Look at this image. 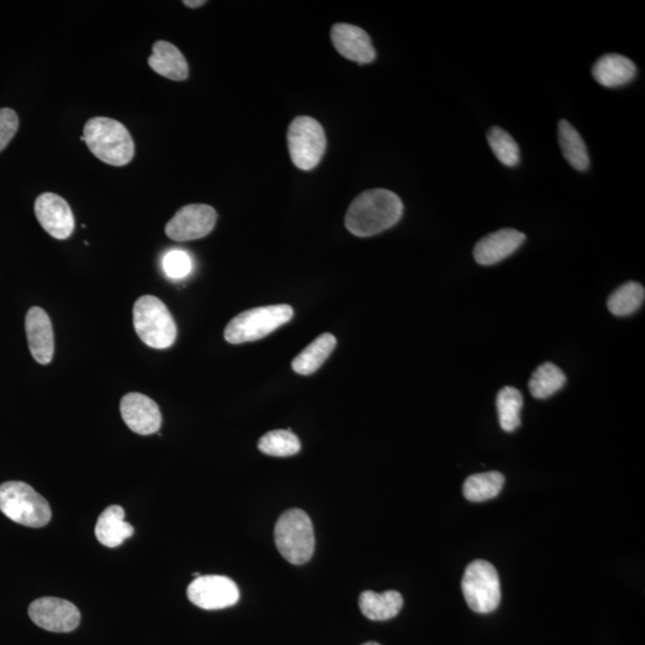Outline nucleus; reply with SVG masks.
<instances>
[{
    "label": "nucleus",
    "instance_id": "nucleus-1",
    "mask_svg": "<svg viewBox=\"0 0 645 645\" xmlns=\"http://www.w3.org/2000/svg\"><path fill=\"white\" fill-rule=\"evenodd\" d=\"M403 202L387 189H371L358 196L346 214L347 230L356 237H372L395 226L403 215Z\"/></svg>",
    "mask_w": 645,
    "mask_h": 645
},
{
    "label": "nucleus",
    "instance_id": "nucleus-2",
    "mask_svg": "<svg viewBox=\"0 0 645 645\" xmlns=\"http://www.w3.org/2000/svg\"><path fill=\"white\" fill-rule=\"evenodd\" d=\"M82 140L92 155L112 167H125L135 155L132 135L118 120L102 116L90 119L84 126Z\"/></svg>",
    "mask_w": 645,
    "mask_h": 645
},
{
    "label": "nucleus",
    "instance_id": "nucleus-3",
    "mask_svg": "<svg viewBox=\"0 0 645 645\" xmlns=\"http://www.w3.org/2000/svg\"><path fill=\"white\" fill-rule=\"evenodd\" d=\"M274 538L281 556L294 565L309 562L315 552L312 521L301 509H290L280 516L275 525Z\"/></svg>",
    "mask_w": 645,
    "mask_h": 645
},
{
    "label": "nucleus",
    "instance_id": "nucleus-4",
    "mask_svg": "<svg viewBox=\"0 0 645 645\" xmlns=\"http://www.w3.org/2000/svg\"><path fill=\"white\" fill-rule=\"evenodd\" d=\"M0 512L16 524L33 528L46 526L52 519L45 497L24 482L0 484Z\"/></svg>",
    "mask_w": 645,
    "mask_h": 645
},
{
    "label": "nucleus",
    "instance_id": "nucleus-5",
    "mask_svg": "<svg viewBox=\"0 0 645 645\" xmlns=\"http://www.w3.org/2000/svg\"><path fill=\"white\" fill-rule=\"evenodd\" d=\"M133 324L140 340L151 348L167 349L176 341L175 319L157 297L144 296L135 301Z\"/></svg>",
    "mask_w": 645,
    "mask_h": 645
},
{
    "label": "nucleus",
    "instance_id": "nucleus-6",
    "mask_svg": "<svg viewBox=\"0 0 645 645\" xmlns=\"http://www.w3.org/2000/svg\"><path fill=\"white\" fill-rule=\"evenodd\" d=\"M294 311L286 304L256 307L239 313L227 324L225 340L231 344H242L263 339L276 329L290 322Z\"/></svg>",
    "mask_w": 645,
    "mask_h": 645
},
{
    "label": "nucleus",
    "instance_id": "nucleus-7",
    "mask_svg": "<svg viewBox=\"0 0 645 645\" xmlns=\"http://www.w3.org/2000/svg\"><path fill=\"white\" fill-rule=\"evenodd\" d=\"M288 150L300 170L315 169L327 149V137L321 124L310 116H298L288 127Z\"/></svg>",
    "mask_w": 645,
    "mask_h": 645
},
{
    "label": "nucleus",
    "instance_id": "nucleus-8",
    "mask_svg": "<svg viewBox=\"0 0 645 645\" xmlns=\"http://www.w3.org/2000/svg\"><path fill=\"white\" fill-rule=\"evenodd\" d=\"M466 604L472 611L494 612L501 602V583L494 565L478 559L468 565L462 581Z\"/></svg>",
    "mask_w": 645,
    "mask_h": 645
},
{
    "label": "nucleus",
    "instance_id": "nucleus-9",
    "mask_svg": "<svg viewBox=\"0 0 645 645\" xmlns=\"http://www.w3.org/2000/svg\"><path fill=\"white\" fill-rule=\"evenodd\" d=\"M218 214L208 205H187L181 208L165 226L167 236L176 242L196 241L214 230Z\"/></svg>",
    "mask_w": 645,
    "mask_h": 645
},
{
    "label": "nucleus",
    "instance_id": "nucleus-10",
    "mask_svg": "<svg viewBox=\"0 0 645 645\" xmlns=\"http://www.w3.org/2000/svg\"><path fill=\"white\" fill-rule=\"evenodd\" d=\"M187 595L195 606L213 611L236 605L239 589L230 577L220 575L200 576L190 583Z\"/></svg>",
    "mask_w": 645,
    "mask_h": 645
},
{
    "label": "nucleus",
    "instance_id": "nucleus-11",
    "mask_svg": "<svg viewBox=\"0 0 645 645\" xmlns=\"http://www.w3.org/2000/svg\"><path fill=\"white\" fill-rule=\"evenodd\" d=\"M29 617L41 629L71 632L81 623V613L72 602L58 598H41L29 606Z\"/></svg>",
    "mask_w": 645,
    "mask_h": 645
},
{
    "label": "nucleus",
    "instance_id": "nucleus-12",
    "mask_svg": "<svg viewBox=\"0 0 645 645\" xmlns=\"http://www.w3.org/2000/svg\"><path fill=\"white\" fill-rule=\"evenodd\" d=\"M35 214L49 236L64 241L75 231V217L69 202L54 193H43L35 201Z\"/></svg>",
    "mask_w": 645,
    "mask_h": 645
},
{
    "label": "nucleus",
    "instance_id": "nucleus-13",
    "mask_svg": "<svg viewBox=\"0 0 645 645\" xmlns=\"http://www.w3.org/2000/svg\"><path fill=\"white\" fill-rule=\"evenodd\" d=\"M120 411L127 427L139 435H151L162 426V414L158 404L143 393H127L121 399Z\"/></svg>",
    "mask_w": 645,
    "mask_h": 645
},
{
    "label": "nucleus",
    "instance_id": "nucleus-14",
    "mask_svg": "<svg viewBox=\"0 0 645 645\" xmlns=\"http://www.w3.org/2000/svg\"><path fill=\"white\" fill-rule=\"evenodd\" d=\"M331 41L342 57L358 64H370L377 57L370 35L348 23H337L331 29Z\"/></svg>",
    "mask_w": 645,
    "mask_h": 645
},
{
    "label": "nucleus",
    "instance_id": "nucleus-15",
    "mask_svg": "<svg viewBox=\"0 0 645 645\" xmlns=\"http://www.w3.org/2000/svg\"><path fill=\"white\" fill-rule=\"evenodd\" d=\"M526 236L514 229H503L490 233L476 244L473 257L482 266H493L513 255L522 244Z\"/></svg>",
    "mask_w": 645,
    "mask_h": 645
},
{
    "label": "nucleus",
    "instance_id": "nucleus-16",
    "mask_svg": "<svg viewBox=\"0 0 645 645\" xmlns=\"http://www.w3.org/2000/svg\"><path fill=\"white\" fill-rule=\"evenodd\" d=\"M30 353L41 365H48L54 356V334L51 318L41 307H32L26 317Z\"/></svg>",
    "mask_w": 645,
    "mask_h": 645
},
{
    "label": "nucleus",
    "instance_id": "nucleus-17",
    "mask_svg": "<svg viewBox=\"0 0 645 645\" xmlns=\"http://www.w3.org/2000/svg\"><path fill=\"white\" fill-rule=\"evenodd\" d=\"M149 66L153 71L175 82H183L189 76L186 58L180 49L168 41H157L152 47Z\"/></svg>",
    "mask_w": 645,
    "mask_h": 645
},
{
    "label": "nucleus",
    "instance_id": "nucleus-18",
    "mask_svg": "<svg viewBox=\"0 0 645 645\" xmlns=\"http://www.w3.org/2000/svg\"><path fill=\"white\" fill-rule=\"evenodd\" d=\"M593 77L605 88H619L636 77L634 61L624 55L610 53L602 55L592 69Z\"/></svg>",
    "mask_w": 645,
    "mask_h": 645
},
{
    "label": "nucleus",
    "instance_id": "nucleus-19",
    "mask_svg": "<svg viewBox=\"0 0 645 645\" xmlns=\"http://www.w3.org/2000/svg\"><path fill=\"white\" fill-rule=\"evenodd\" d=\"M96 538L107 548H118L126 539L131 538L134 528L125 520L124 508L109 506L98 516Z\"/></svg>",
    "mask_w": 645,
    "mask_h": 645
},
{
    "label": "nucleus",
    "instance_id": "nucleus-20",
    "mask_svg": "<svg viewBox=\"0 0 645 645\" xmlns=\"http://www.w3.org/2000/svg\"><path fill=\"white\" fill-rule=\"evenodd\" d=\"M404 604L402 594L396 591L361 593L359 606L362 614L376 622H384L398 616Z\"/></svg>",
    "mask_w": 645,
    "mask_h": 645
},
{
    "label": "nucleus",
    "instance_id": "nucleus-21",
    "mask_svg": "<svg viewBox=\"0 0 645 645\" xmlns=\"http://www.w3.org/2000/svg\"><path fill=\"white\" fill-rule=\"evenodd\" d=\"M333 334H323L312 341L292 362L293 371L300 376H310L324 365L336 348Z\"/></svg>",
    "mask_w": 645,
    "mask_h": 645
},
{
    "label": "nucleus",
    "instance_id": "nucleus-22",
    "mask_svg": "<svg viewBox=\"0 0 645 645\" xmlns=\"http://www.w3.org/2000/svg\"><path fill=\"white\" fill-rule=\"evenodd\" d=\"M559 146L567 162L577 171H586L589 168V155L585 141L574 126L567 120L558 124Z\"/></svg>",
    "mask_w": 645,
    "mask_h": 645
},
{
    "label": "nucleus",
    "instance_id": "nucleus-23",
    "mask_svg": "<svg viewBox=\"0 0 645 645\" xmlns=\"http://www.w3.org/2000/svg\"><path fill=\"white\" fill-rule=\"evenodd\" d=\"M506 479L501 472L490 471L477 473L466 479L463 494L471 502H483L495 499L501 493Z\"/></svg>",
    "mask_w": 645,
    "mask_h": 645
},
{
    "label": "nucleus",
    "instance_id": "nucleus-24",
    "mask_svg": "<svg viewBox=\"0 0 645 645\" xmlns=\"http://www.w3.org/2000/svg\"><path fill=\"white\" fill-rule=\"evenodd\" d=\"M565 383H567V377L561 368L551 362H546L533 372L528 387H530L533 397L545 399L555 395Z\"/></svg>",
    "mask_w": 645,
    "mask_h": 645
},
{
    "label": "nucleus",
    "instance_id": "nucleus-25",
    "mask_svg": "<svg viewBox=\"0 0 645 645\" xmlns=\"http://www.w3.org/2000/svg\"><path fill=\"white\" fill-rule=\"evenodd\" d=\"M644 287L638 282H626L617 288L607 300L608 310L618 317L630 316L644 303Z\"/></svg>",
    "mask_w": 645,
    "mask_h": 645
},
{
    "label": "nucleus",
    "instance_id": "nucleus-26",
    "mask_svg": "<svg viewBox=\"0 0 645 645\" xmlns=\"http://www.w3.org/2000/svg\"><path fill=\"white\" fill-rule=\"evenodd\" d=\"M522 405H524V398L515 387H503L497 395V413H499L500 426L505 432L512 433L520 427Z\"/></svg>",
    "mask_w": 645,
    "mask_h": 645
},
{
    "label": "nucleus",
    "instance_id": "nucleus-27",
    "mask_svg": "<svg viewBox=\"0 0 645 645\" xmlns=\"http://www.w3.org/2000/svg\"><path fill=\"white\" fill-rule=\"evenodd\" d=\"M298 436L288 430H273L258 441V450L270 457H291L300 451Z\"/></svg>",
    "mask_w": 645,
    "mask_h": 645
},
{
    "label": "nucleus",
    "instance_id": "nucleus-28",
    "mask_svg": "<svg viewBox=\"0 0 645 645\" xmlns=\"http://www.w3.org/2000/svg\"><path fill=\"white\" fill-rule=\"evenodd\" d=\"M488 143L494 155L506 167L513 168L520 163V149L505 129L493 127L488 133Z\"/></svg>",
    "mask_w": 645,
    "mask_h": 645
},
{
    "label": "nucleus",
    "instance_id": "nucleus-29",
    "mask_svg": "<svg viewBox=\"0 0 645 645\" xmlns=\"http://www.w3.org/2000/svg\"><path fill=\"white\" fill-rule=\"evenodd\" d=\"M163 267L169 278L183 279L192 272L193 264L187 253L181 250H174L164 257Z\"/></svg>",
    "mask_w": 645,
    "mask_h": 645
},
{
    "label": "nucleus",
    "instance_id": "nucleus-30",
    "mask_svg": "<svg viewBox=\"0 0 645 645\" xmlns=\"http://www.w3.org/2000/svg\"><path fill=\"white\" fill-rule=\"evenodd\" d=\"M18 126H20V120H18L15 110L0 109V152L14 139Z\"/></svg>",
    "mask_w": 645,
    "mask_h": 645
},
{
    "label": "nucleus",
    "instance_id": "nucleus-31",
    "mask_svg": "<svg viewBox=\"0 0 645 645\" xmlns=\"http://www.w3.org/2000/svg\"><path fill=\"white\" fill-rule=\"evenodd\" d=\"M206 3L207 2H205V0H186V2H183L184 5L192 9L200 8V6L205 5Z\"/></svg>",
    "mask_w": 645,
    "mask_h": 645
},
{
    "label": "nucleus",
    "instance_id": "nucleus-32",
    "mask_svg": "<svg viewBox=\"0 0 645 645\" xmlns=\"http://www.w3.org/2000/svg\"><path fill=\"white\" fill-rule=\"evenodd\" d=\"M362 645H380V644L377 643V642H367V643L362 644Z\"/></svg>",
    "mask_w": 645,
    "mask_h": 645
}]
</instances>
